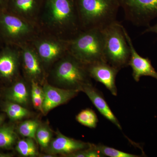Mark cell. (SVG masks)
Listing matches in <instances>:
<instances>
[{"label":"cell","instance_id":"14","mask_svg":"<svg viewBox=\"0 0 157 157\" xmlns=\"http://www.w3.org/2000/svg\"><path fill=\"white\" fill-rule=\"evenodd\" d=\"M44 101L43 113H48L52 109L58 106L66 104L77 95L80 92L78 90L59 88L48 83H45L43 87Z\"/></svg>","mask_w":157,"mask_h":157},{"label":"cell","instance_id":"11","mask_svg":"<svg viewBox=\"0 0 157 157\" xmlns=\"http://www.w3.org/2000/svg\"><path fill=\"white\" fill-rule=\"evenodd\" d=\"M43 2V0H8L5 11L37 26Z\"/></svg>","mask_w":157,"mask_h":157},{"label":"cell","instance_id":"21","mask_svg":"<svg viewBox=\"0 0 157 157\" xmlns=\"http://www.w3.org/2000/svg\"><path fill=\"white\" fill-rule=\"evenodd\" d=\"M40 124L34 120L25 121L20 124L18 132L23 137L32 138L36 140V133Z\"/></svg>","mask_w":157,"mask_h":157},{"label":"cell","instance_id":"28","mask_svg":"<svg viewBox=\"0 0 157 157\" xmlns=\"http://www.w3.org/2000/svg\"><path fill=\"white\" fill-rule=\"evenodd\" d=\"M148 33H155L157 34V23L152 26H149L145 31H144L143 34Z\"/></svg>","mask_w":157,"mask_h":157},{"label":"cell","instance_id":"17","mask_svg":"<svg viewBox=\"0 0 157 157\" xmlns=\"http://www.w3.org/2000/svg\"><path fill=\"white\" fill-rule=\"evenodd\" d=\"M6 98L10 102L25 105L29 101V93L25 82L18 80L14 82L6 95Z\"/></svg>","mask_w":157,"mask_h":157},{"label":"cell","instance_id":"16","mask_svg":"<svg viewBox=\"0 0 157 157\" xmlns=\"http://www.w3.org/2000/svg\"><path fill=\"white\" fill-rule=\"evenodd\" d=\"M81 91L86 94L93 104L104 117L121 130L122 127L117 118L112 112L102 92L92 84L85 86Z\"/></svg>","mask_w":157,"mask_h":157},{"label":"cell","instance_id":"15","mask_svg":"<svg viewBox=\"0 0 157 157\" xmlns=\"http://www.w3.org/2000/svg\"><path fill=\"white\" fill-rule=\"evenodd\" d=\"M92 144L86 143L65 136L58 131L56 137L48 146L49 154H60L68 156L75 152L89 148Z\"/></svg>","mask_w":157,"mask_h":157},{"label":"cell","instance_id":"3","mask_svg":"<svg viewBox=\"0 0 157 157\" xmlns=\"http://www.w3.org/2000/svg\"><path fill=\"white\" fill-rule=\"evenodd\" d=\"M104 45V30L92 29L82 31L69 41V52L86 65L106 62Z\"/></svg>","mask_w":157,"mask_h":157},{"label":"cell","instance_id":"19","mask_svg":"<svg viewBox=\"0 0 157 157\" xmlns=\"http://www.w3.org/2000/svg\"><path fill=\"white\" fill-rule=\"evenodd\" d=\"M16 149L20 155L24 157H36L38 155V150L34 139L27 138L17 142Z\"/></svg>","mask_w":157,"mask_h":157},{"label":"cell","instance_id":"27","mask_svg":"<svg viewBox=\"0 0 157 157\" xmlns=\"http://www.w3.org/2000/svg\"><path fill=\"white\" fill-rule=\"evenodd\" d=\"M4 110L6 112V114L8 116L9 118L11 120L14 121H18L24 118L22 116L20 115L18 113L14 112V111L11 110V109L8 108V107H5Z\"/></svg>","mask_w":157,"mask_h":157},{"label":"cell","instance_id":"4","mask_svg":"<svg viewBox=\"0 0 157 157\" xmlns=\"http://www.w3.org/2000/svg\"><path fill=\"white\" fill-rule=\"evenodd\" d=\"M40 33L37 25L6 11H0V39L3 45L31 43Z\"/></svg>","mask_w":157,"mask_h":157},{"label":"cell","instance_id":"23","mask_svg":"<svg viewBox=\"0 0 157 157\" xmlns=\"http://www.w3.org/2000/svg\"><path fill=\"white\" fill-rule=\"evenodd\" d=\"M97 148L104 157H138L140 156L121 151L116 149L106 146L104 144L96 145Z\"/></svg>","mask_w":157,"mask_h":157},{"label":"cell","instance_id":"29","mask_svg":"<svg viewBox=\"0 0 157 157\" xmlns=\"http://www.w3.org/2000/svg\"><path fill=\"white\" fill-rule=\"evenodd\" d=\"M8 0H0V11H5Z\"/></svg>","mask_w":157,"mask_h":157},{"label":"cell","instance_id":"10","mask_svg":"<svg viewBox=\"0 0 157 157\" xmlns=\"http://www.w3.org/2000/svg\"><path fill=\"white\" fill-rule=\"evenodd\" d=\"M21 65L25 75L29 79L39 82L44 78L45 68L36 52L31 43L19 46Z\"/></svg>","mask_w":157,"mask_h":157},{"label":"cell","instance_id":"6","mask_svg":"<svg viewBox=\"0 0 157 157\" xmlns=\"http://www.w3.org/2000/svg\"><path fill=\"white\" fill-rule=\"evenodd\" d=\"M104 57L109 64L120 70L128 67L131 50L123 25L117 21L104 30Z\"/></svg>","mask_w":157,"mask_h":157},{"label":"cell","instance_id":"12","mask_svg":"<svg viewBox=\"0 0 157 157\" xmlns=\"http://www.w3.org/2000/svg\"><path fill=\"white\" fill-rule=\"evenodd\" d=\"M86 67L91 78L104 85L113 95L117 96L116 78L120 70L105 61L96 62Z\"/></svg>","mask_w":157,"mask_h":157},{"label":"cell","instance_id":"26","mask_svg":"<svg viewBox=\"0 0 157 157\" xmlns=\"http://www.w3.org/2000/svg\"><path fill=\"white\" fill-rule=\"evenodd\" d=\"M31 88L32 93L38 96L44 97V91L43 88L39 85L38 82L35 80H31Z\"/></svg>","mask_w":157,"mask_h":157},{"label":"cell","instance_id":"1","mask_svg":"<svg viewBox=\"0 0 157 157\" xmlns=\"http://www.w3.org/2000/svg\"><path fill=\"white\" fill-rule=\"evenodd\" d=\"M37 26L42 33L73 39L81 31L75 0H43Z\"/></svg>","mask_w":157,"mask_h":157},{"label":"cell","instance_id":"8","mask_svg":"<svg viewBox=\"0 0 157 157\" xmlns=\"http://www.w3.org/2000/svg\"><path fill=\"white\" fill-rule=\"evenodd\" d=\"M125 19L138 26H150L157 17V0H118Z\"/></svg>","mask_w":157,"mask_h":157},{"label":"cell","instance_id":"2","mask_svg":"<svg viewBox=\"0 0 157 157\" xmlns=\"http://www.w3.org/2000/svg\"><path fill=\"white\" fill-rule=\"evenodd\" d=\"M82 31L104 30L117 21L118 0H75Z\"/></svg>","mask_w":157,"mask_h":157},{"label":"cell","instance_id":"9","mask_svg":"<svg viewBox=\"0 0 157 157\" xmlns=\"http://www.w3.org/2000/svg\"><path fill=\"white\" fill-rule=\"evenodd\" d=\"M20 66L19 47L3 45L0 48V79L7 82L16 80Z\"/></svg>","mask_w":157,"mask_h":157},{"label":"cell","instance_id":"24","mask_svg":"<svg viewBox=\"0 0 157 157\" xmlns=\"http://www.w3.org/2000/svg\"><path fill=\"white\" fill-rule=\"evenodd\" d=\"M5 107L9 108L20 115L22 116L24 118L27 117L30 114V113L27 109L23 107L19 104L9 101L7 102Z\"/></svg>","mask_w":157,"mask_h":157},{"label":"cell","instance_id":"18","mask_svg":"<svg viewBox=\"0 0 157 157\" xmlns=\"http://www.w3.org/2000/svg\"><path fill=\"white\" fill-rule=\"evenodd\" d=\"M17 136L12 126L0 127V148H11L16 143Z\"/></svg>","mask_w":157,"mask_h":157},{"label":"cell","instance_id":"7","mask_svg":"<svg viewBox=\"0 0 157 157\" xmlns=\"http://www.w3.org/2000/svg\"><path fill=\"white\" fill-rule=\"evenodd\" d=\"M31 43L44 68L55 64L69 52V41L42 33Z\"/></svg>","mask_w":157,"mask_h":157},{"label":"cell","instance_id":"31","mask_svg":"<svg viewBox=\"0 0 157 157\" xmlns=\"http://www.w3.org/2000/svg\"><path fill=\"white\" fill-rule=\"evenodd\" d=\"M3 45V44L2 42V41H1V39H0V48H1V47H2Z\"/></svg>","mask_w":157,"mask_h":157},{"label":"cell","instance_id":"20","mask_svg":"<svg viewBox=\"0 0 157 157\" xmlns=\"http://www.w3.org/2000/svg\"><path fill=\"white\" fill-rule=\"evenodd\" d=\"M76 120L82 125L90 128H96L98 122V119L96 113L90 108L80 111L76 115Z\"/></svg>","mask_w":157,"mask_h":157},{"label":"cell","instance_id":"5","mask_svg":"<svg viewBox=\"0 0 157 157\" xmlns=\"http://www.w3.org/2000/svg\"><path fill=\"white\" fill-rule=\"evenodd\" d=\"M52 75L59 84L69 89L81 91L85 86L92 84L86 65L69 52L55 64Z\"/></svg>","mask_w":157,"mask_h":157},{"label":"cell","instance_id":"30","mask_svg":"<svg viewBox=\"0 0 157 157\" xmlns=\"http://www.w3.org/2000/svg\"><path fill=\"white\" fill-rule=\"evenodd\" d=\"M4 118H5L4 116L2 115V114H0V126L2 123L3 121L4 120Z\"/></svg>","mask_w":157,"mask_h":157},{"label":"cell","instance_id":"13","mask_svg":"<svg viewBox=\"0 0 157 157\" xmlns=\"http://www.w3.org/2000/svg\"><path fill=\"white\" fill-rule=\"evenodd\" d=\"M124 34L131 50V57L129 66L132 70V76L135 81L138 82L140 77L148 76L157 80V72L151 64V61L148 58H144L139 55L135 50L132 39L125 28L123 26Z\"/></svg>","mask_w":157,"mask_h":157},{"label":"cell","instance_id":"22","mask_svg":"<svg viewBox=\"0 0 157 157\" xmlns=\"http://www.w3.org/2000/svg\"><path fill=\"white\" fill-rule=\"evenodd\" d=\"M52 132L48 127L39 125L36 133V140L42 148H48L51 142Z\"/></svg>","mask_w":157,"mask_h":157},{"label":"cell","instance_id":"25","mask_svg":"<svg viewBox=\"0 0 157 157\" xmlns=\"http://www.w3.org/2000/svg\"><path fill=\"white\" fill-rule=\"evenodd\" d=\"M32 102L34 107L43 113V104L44 97L38 96L32 93Z\"/></svg>","mask_w":157,"mask_h":157}]
</instances>
